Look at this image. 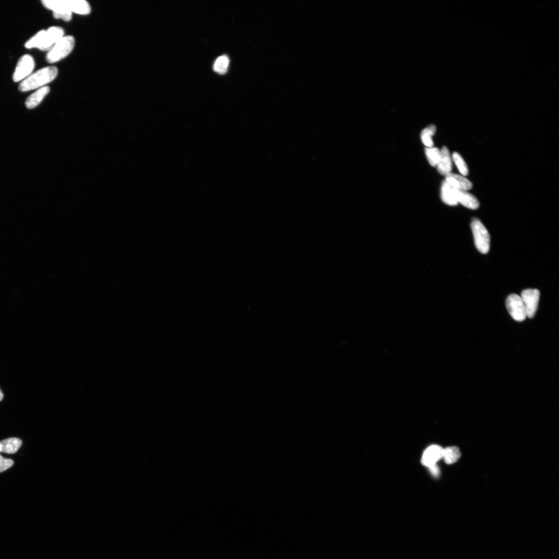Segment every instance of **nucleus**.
<instances>
[{"label":"nucleus","mask_w":559,"mask_h":559,"mask_svg":"<svg viewBox=\"0 0 559 559\" xmlns=\"http://www.w3.org/2000/svg\"><path fill=\"white\" fill-rule=\"evenodd\" d=\"M58 70L55 67H47L36 71L21 81L19 90L26 92L42 88L53 81L57 77Z\"/></svg>","instance_id":"obj_1"},{"label":"nucleus","mask_w":559,"mask_h":559,"mask_svg":"<svg viewBox=\"0 0 559 559\" xmlns=\"http://www.w3.org/2000/svg\"><path fill=\"white\" fill-rule=\"evenodd\" d=\"M74 45L73 36H64L48 52L46 56L47 62L53 64L64 59L72 52Z\"/></svg>","instance_id":"obj_2"},{"label":"nucleus","mask_w":559,"mask_h":559,"mask_svg":"<svg viewBox=\"0 0 559 559\" xmlns=\"http://www.w3.org/2000/svg\"><path fill=\"white\" fill-rule=\"evenodd\" d=\"M471 227L477 249L482 254H487L489 251L490 244V236L487 230L481 222L476 218L472 220Z\"/></svg>","instance_id":"obj_3"},{"label":"nucleus","mask_w":559,"mask_h":559,"mask_svg":"<svg viewBox=\"0 0 559 559\" xmlns=\"http://www.w3.org/2000/svg\"><path fill=\"white\" fill-rule=\"evenodd\" d=\"M506 305L509 314L514 320L523 321L527 317L525 306L520 296L515 294L509 295Z\"/></svg>","instance_id":"obj_4"},{"label":"nucleus","mask_w":559,"mask_h":559,"mask_svg":"<svg viewBox=\"0 0 559 559\" xmlns=\"http://www.w3.org/2000/svg\"><path fill=\"white\" fill-rule=\"evenodd\" d=\"M35 67V62L32 57L25 55L21 57L18 62L13 75V80L19 82L30 76Z\"/></svg>","instance_id":"obj_5"},{"label":"nucleus","mask_w":559,"mask_h":559,"mask_svg":"<svg viewBox=\"0 0 559 559\" xmlns=\"http://www.w3.org/2000/svg\"><path fill=\"white\" fill-rule=\"evenodd\" d=\"M520 297L525 306L527 317L533 318L537 312L540 292L537 289H527L522 292Z\"/></svg>","instance_id":"obj_6"},{"label":"nucleus","mask_w":559,"mask_h":559,"mask_svg":"<svg viewBox=\"0 0 559 559\" xmlns=\"http://www.w3.org/2000/svg\"><path fill=\"white\" fill-rule=\"evenodd\" d=\"M65 31L59 27H52L46 30L41 45V51H49L54 45L64 36Z\"/></svg>","instance_id":"obj_7"},{"label":"nucleus","mask_w":559,"mask_h":559,"mask_svg":"<svg viewBox=\"0 0 559 559\" xmlns=\"http://www.w3.org/2000/svg\"><path fill=\"white\" fill-rule=\"evenodd\" d=\"M444 449L439 445H432L428 447L422 455L421 464L428 468L437 464L443 459Z\"/></svg>","instance_id":"obj_8"},{"label":"nucleus","mask_w":559,"mask_h":559,"mask_svg":"<svg viewBox=\"0 0 559 559\" xmlns=\"http://www.w3.org/2000/svg\"><path fill=\"white\" fill-rule=\"evenodd\" d=\"M439 172L447 176L451 173L452 168V159L448 148L444 147L440 151V157L437 165Z\"/></svg>","instance_id":"obj_9"},{"label":"nucleus","mask_w":559,"mask_h":559,"mask_svg":"<svg viewBox=\"0 0 559 559\" xmlns=\"http://www.w3.org/2000/svg\"><path fill=\"white\" fill-rule=\"evenodd\" d=\"M457 190L445 180L442 185L441 196L443 202L450 206H456L458 203L457 200Z\"/></svg>","instance_id":"obj_10"},{"label":"nucleus","mask_w":559,"mask_h":559,"mask_svg":"<svg viewBox=\"0 0 559 559\" xmlns=\"http://www.w3.org/2000/svg\"><path fill=\"white\" fill-rule=\"evenodd\" d=\"M454 188L458 190L468 191L472 188V183L464 176L455 173L446 176V180Z\"/></svg>","instance_id":"obj_11"},{"label":"nucleus","mask_w":559,"mask_h":559,"mask_svg":"<svg viewBox=\"0 0 559 559\" xmlns=\"http://www.w3.org/2000/svg\"><path fill=\"white\" fill-rule=\"evenodd\" d=\"M457 200L458 203L461 204L470 209H477L479 206L478 199L466 191L457 190Z\"/></svg>","instance_id":"obj_12"},{"label":"nucleus","mask_w":559,"mask_h":559,"mask_svg":"<svg viewBox=\"0 0 559 559\" xmlns=\"http://www.w3.org/2000/svg\"><path fill=\"white\" fill-rule=\"evenodd\" d=\"M49 92L50 88L48 86L37 90L27 98L25 103L26 107L29 109H32L38 106Z\"/></svg>","instance_id":"obj_13"},{"label":"nucleus","mask_w":559,"mask_h":559,"mask_svg":"<svg viewBox=\"0 0 559 559\" xmlns=\"http://www.w3.org/2000/svg\"><path fill=\"white\" fill-rule=\"evenodd\" d=\"M22 445L20 439L11 438L0 441V452L12 454L16 453Z\"/></svg>","instance_id":"obj_14"},{"label":"nucleus","mask_w":559,"mask_h":559,"mask_svg":"<svg viewBox=\"0 0 559 559\" xmlns=\"http://www.w3.org/2000/svg\"><path fill=\"white\" fill-rule=\"evenodd\" d=\"M461 456V451L457 447H449L444 449L443 459L446 464L451 465L456 463Z\"/></svg>","instance_id":"obj_15"},{"label":"nucleus","mask_w":559,"mask_h":559,"mask_svg":"<svg viewBox=\"0 0 559 559\" xmlns=\"http://www.w3.org/2000/svg\"><path fill=\"white\" fill-rule=\"evenodd\" d=\"M436 131V127L434 125H430L421 133V139L422 143L427 148L433 147V142L432 136Z\"/></svg>","instance_id":"obj_16"},{"label":"nucleus","mask_w":559,"mask_h":559,"mask_svg":"<svg viewBox=\"0 0 559 559\" xmlns=\"http://www.w3.org/2000/svg\"><path fill=\"white\" fill-rule=\"evenodd\" d=\"M229 64L230 59L228 56L222 55L218 57L216 60L214 65V70L219 74H225L228 71Z\"/></svg>","instance_id":"obj_17"},{"label":"nucleus","mask_w":559,"mask_h":559,"mask_svg":"<svg viewBox=\"0 0 559 559\" xmlns=\"http://www.w3.org/2000/svg\"><path fill=\"white\" fill-rule=\"evenodd\" d=\"M425 153L429 164L433 167L437 166L440 157V151L437 148H426Z\"/></svg>","instance_id":"obj_18"},{"label":"nucleus","mask_w":559,"mask_h":559,"mask_svg":"<svg viewBox=\"0 0 559 559\" xmlns=\"http://www.w3.org/2000/svg\"><path fill=\"white\" fill-rule=\"evenodd\" d=\"M453 159L460 172L463 176H467L469 173V169L461 155L457 153H454L453 155Z\"/></svg>","instance_id":"obj_19"},{"label":"nucleus","mask_w":559,"mask_h":559,"mask_svg":"<svg viewBox=\"0 0 559 559\" xmlns=\"http://www.w3.org/2000/svg\"><path fill=\"white\" fill-rule=\"evenodd\" d=\"M14 465V461L10 459L4 458L0 455V473L6 471Z\"/></svg>","instance_id":"obj_20"},{"label":"nucleus","mask_w":559,"mask_h":559,"mask_svg":"<svg viewBox=\"0 0 559 559\" xmlns=\"http://www.w3.org/2000/svg\"><path fill=\"white\" fill-rule=\"evenodd\" d=\"M53 15L56 19H61L66 21H70L72 18V13H71V12H67V13L62 14L53 13Z\"/></svg>","instance_id":"obj_21"},{"label":"nucleus","mask_w":559,"mask_h":559,"mask_svg":"<svg viewBox=\"0 0 559 559\" xmlns=\"http://www.w3.org/2000/svg\"><path fill=\"white\" fill-rule=\"evenodd\" d=\"M431 475L434 478H438L440 475V470L437 464L428 468Z\"/></svg>","instance_id":"obj_22"},{"label":"nucleus","mask_w":559,"mask_h":559,"mask_svg":"<svg viewBox=\"0 0 559 559\" xmlns=\"http://www.w3.org/2000/svg\"><path fill=\"white\" fill-rule=\"evenodd\" d=\"M3 397H4L3 394L2 392L1 391V389H0V401H1L3 399Z\"/></svg>","instance_id":"obj_23"},{"label":"nucleus","mask_w":559,"mask_h":559,"mask_svg":"<svg viewBox=\"0 0 559 559\" xmlns=\"http://www.w3.org/2000/svg\"><path fill=\"white\" fill-rule=\"evenodd\" d=\"M0 453H1V452H0Z\"/></svg>","instance_id":"obj_24"}]
</instances>
